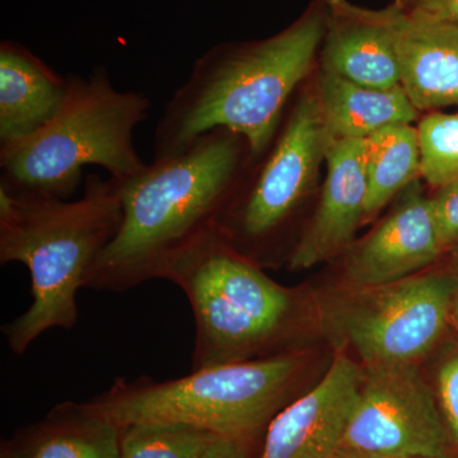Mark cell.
I'll return each mask as SVG.
<instances>
[{
    "label": "cell",
    "instance_id": "obj_1",
    "mask_svg": "<svg viewBox=\"0 0 458 458\" xmlns=\"http://www.w3.org/2000/svg\"><path fill=\"white\" fill-rule=\"evenodd\" d=\"M250 159L241 135L216 129L180 155L153 159L137 176L116 181L122 225L90 269L87 288L125 292L162 279L181 251L212 231Z\"/></svg>",
    "mask_w": 458,
    "mask_h": 458
},
{
    "label": "cell",
    "instance_id": "obj_2",
    "mask_svg": "<svg viewBox=\"0 0 458 458\" xmlns=\"http://www.w3.org/2000/svg\"><path fill=\"white\" fill-rule=\"evenodd\" d=\"M325 32L327 14L309 12L267 40L207 51L165 105L156 128L155 159L180 155L216 129L241 135L251 161L264 155Z\"/></svg>",
    "mask_w": 458,
    "mask_h": 458
},
{
    "label": "cell",
    "instance_id": "obj_3",
    "mask_svg": "<svg viewBox=\"0 0 458 458\" xmlns=\"http://www.w3.org/2000/svg\"><path fill=\"white\" fill-rule=\"evenodd\" d=\"M123 219L116 181L90 174L82 197H18L0 188V264L21 262L31 276L32 303L3 327L9 349L21 355L51 328L77 325V294L116 236Z\"/></svg>",
    "mask_w": 458,
    "mask_h": 458
},
{
    "label": "cell",
    "instance_id": "obj_4",
    "mask_svg": "<svg viewBox=\"0 0 458 458\" xmlns=\"http://www.w3.org/2000/svg\"><path fill=\"white\" fill-rule=\"evenodd\" d=\"M144 93L114 89L105 66L89 77L71 74L62 107L31 137L0 148V188L18 197L68 200L86 165L123 182L147 167L132 132L149 114Z\"/></svg>",
    "mask_w": 458,
    "mask_h": 458
},
{
    "label": "cell",
    "instance_id": "obj_5",
    "mask_svg": "<svg viewBox=\"0 0 458 458\" xmlns=\"http://www.w3.org/2000/svg\"><path fill=\"white\" fill-rule=\"evenodd\" d=\"M302 360L293 352L191 370L167 381L116 378L93 408L123 428L180 423L250 443L294 390Z\"/></svg>",
    "mask_w": 458,
    "mask_h": 458
},
{
    "label": "cell",
    "instance_id": "obj_6",
    "mask_svg": "<svg viewBox=\"0 0 458 458\" xmlns=\"http://www.w3.org/2000/svg\"><path fill=\"white\" fill-rule=\"evenodd\" d=\"M162 279L182 289L194 313L191 370L274 357L293 318L292 292L214 228L181 251Z\"/></svg>",
    "mask_w": 458,
    "mask_h": 458
},
{
    "label": "cell",
    "instance_id": "obj_7",
    "mask_svg": "<svg viewBox=\"0 0 458 458\" xmlns=\"http://www.w3.org/2000/svg\"><path fill=\"white\" fill-rule=\"evenodd\" d=\"M328 143L316 93H303L262 155L264 161L256 162L254 177L219 214L216 233L240 254L267 246L311 189Z\"/></svg>",
    "mask_w": 458,
    "mask_h": 458
},
{
    "label": "cell",
    "instance_id": "obj_8",
    "mask_svg": "<svg viewBox=\"0 0 458 458\" xmlns=\"http://www.w3.org/2000/svg\"><path fill=\"white\" fill-rule=\"evenodd\" d=\"M357 289L337 322L364 367L419 364L447 327L458 276L429 273Z\"/></svg>",
    "mask_w": 458,
    "mask_h": 458
},
{
    "label": "cell",
    "instance_id": "obj_9",
    "mask_svg": "<svg viewBox=\"0 0 458 458\" xmlns=\"http://www.w3.org/2000/svg\"><path fill=\"white\" fill-rule=\"evenodd\" d=\"M451 441L418 364L364 367L344 447L382 458H448Z\"/></svg>",
    "mask_w": 458,
    "mask_h": 458
},
{
    "label": "cell",
    "instance_id": "obj_10",
    "mask_svg": "<svg viewBox=\"0 0 458 458\" xmlns=\"http://www.w3.org/2000/svg\"><path fill=\"white\" fill-rule=\"evenodd\" d=\"M364 369L340 352L315 387L276 412L258 458H328L342 445Z\"/></svg>",
    "mask_w": 458,
    "mask_h": 458
},
{
    "label": "cell",
    "instance_id": "obj_11",
    "mask_svg": "<svg viewBox=\"0 0 458 458\" xmlns=\"http://www.w3.org/2000/svg\"><path fill=\"white\" fill-rule=\"evenodd\" d=\"M400 194L393 212L346 261V278L355 288H372L414 276L445 251L432 199L424 194L420 181H412Z\"/></svg>",
    "mask_w": 458,
    "mask_h": 458
},
{
    "label": "cell",
    "instance_id": "obj_12",
    "mask_svg": "<svg viewBox=\"0 0 458 458\" xmlns=\"http://www.w3.org/2000/svg\"><path fill=\"white\" fill-rule=\"evenodd\" d=\"M327 180L315 216L288 256L289 267L310 269L344 251L364 222L367 186L364 140H330Z\"/></svg>",
    "mask_w": 458,
    "mask_h": 458
},
{
    "label": "cell",
    "instance_id": "obj_13",
    "mask_svg": "<svg viewBox=\"0 0 458 458\" xmlns=\"http://www.w3.org/2000/svg\"><path fill=\"white\" fill-rule=\"evenodd\" d=\"M324 2L327 32L322 71L373 89H401L388 8H363L349 0Z\"/></svg>",
    "mask_w": 458,
    "mask_h": 458
},
{
    "label": "cell",
    "instance_id": "obj_14",
    "mask_svg": "<svg viewBox=\"0 0 458 458\" xmlns=\"http://www.w3.org/2000/svg\"><path fill=\"white\" fill-rule=\"evenodd\" d=\"M401 89L419 113L458 108V26L388 5Z\"/></svg>",
    "mask_w": 458,
    "mask_h": 458
},
{
    "label": "cell",
    "instance_id": "obj_15",
    "mask_svg": "<svg viewBox=\"0 0 458 458\" xmlns=\"http://www.w3.org/2000/svg\"><path fill=\"white\" fill-rule=\"evenodd\" d=\"M68 77L16 41L0 44V148L25 140L62 107Z\"/></svg>",
    "mask_w": 458,
    "mask_h": 458
},
{
    "label": "cell",
    "instance_id": "obj_16",
    "mask_svg": "<svg viewBox=\"0 0 458 458\" xmlns=\"http://www.w3.org/2000/svg\"><path fill=\"white\" fill-rule=\"evenodd\" d=\"M122 429L92 403H64L3 447V458H119Z\"/></svg>",
    "mask_w": 458,
    "mask_h": 458
},
{
    "label": "cell",
    "instance_id": "obj_17",
    "mask_svg": "<svg viewBox=\"0 0 458 458\" xmlns=\"http://www.w3.org/2000/svg\"><path fill=\"white\" fill-rule=\"evenodd\" d=\"M330 140H367L394 125L417 122L419 111L403 89H382L322 71L316 90Z\"/></svg>",
    "mask_w": 458,
    "mask_h": 458
},
{
    "label": "cell",
    "instance_id": "obj_18",
    "mask_svg": "<svg viewBox=\"0 0 458 458\" xmlns=\"http://www.w3.org/2000/svg\"><path fill=\"white\" fill-rule=\"evenodd\" d=\"M418 128L394 123L364 140L367 192L364 222L375 218L391 199L420 176Z\"/></svg>",
    "mask_w": 458,
    "mask_h": 458
},
{
    "label": "cell",
    "instance_id": "obj_19",
    "mask_svg": "<svg viewBox=\"0 0 458 458\" xmlns=\"http://www.w3.org/2000/svg\"><path fill=\"white\" fill-rule=\"evenodd\" d=\"M120 429L119 458H200L223 438L180 423H138Z\"/></svg>",
    "mask_w": 458,
    "mask_h": 458
},
{
    "label": "cell",
    "instance_id": "obj_20",
    "mask_svg": "<svg viewBox=\"0 0 458 458\" xmlns=\"http://www.w3.org/2000/svg\"><path fill=\"white\" fill-rule=\"evenodd\" d=\"M420 176L439 189L458 180V113H428L418 125Z\"/></svg>",
    "mask_w": 458,
    "mask_h": 458
},
{
    "label": "cell",
    "instance_id": "obj_21",
    "mask_svg": "<svg viewBox=\"0 0 458 458\" xmlns=\"http://www.w3.org/2000/svg\"><path fill=\"white\" fill-rule=\"evenodd\" d=\"M437 394L448 433L458 450V344L445 352L439 363Z\"/></svg>",
    "mask_w": 458,
    "mask_h": 458
},
{
    "label": "cell",
    "instance_id": "obj_22",
    "mask_svg": "<svg viewBox=\"0 0 458 458\" xmlns=\"http://www.w3.org/2000/svg\"><path fill=\"white\" fill-rule=\"evenodd\" d=\"M434 218L443 250L458 243V180L438 189L432 198Z\"/></svg>",
    "mask_w": 458,
    "mask_h": 458
},
{
    "label": "cell",
    "instance_id": "obj_23",
    "mask_svg": "<svg viewBox=\"0 0 458 458\" xmlns=\"http://www.w3.org/2000/svg\"><path fill=\"white\" fill-rule=\"evenodd\" d=\"M403 8L437 21L458 26V0H397Z\"/></svg>",
    "mask_w": 458,
    "mask_h": 458
},
{
    "label": "cell",
    "instance_id": "obj_24",
    "mask_svg": "<svg viewBox=\"0 0 458 458\" xmlns=\"http://www.w3.org/2000/svg\"><path fill=\"white\" fill-rule=\"evenodd\" d=\"M250 443L219 438L200 458H250Z\"/></svg>",
    "mask_w": 458,
    "mask_h": 458
},
{
    "label": "cell",
    "instance_id": "obj_25",
    "mask_svg": "<svg viewBox=\"0 0 458 458\" xmlns=\"http://www.w3.org/2000/svg\"><path fill=\"white\" fill-rule=\"evenodd\" d=\"M328 458H382L378 456H373V454H366V452H361L358 450H354V448L344 447V445H340L339 448L333 454H331Z\"/></svg>",
    "mask_w": 458,
    "mask_h": 458
},
{
    "label": "cell",
    "instance_id": "obj_26",
    "mask_svg": "<svg viewBox=\"0 0 458 458\" xmlns=\"http://www.w3.org/2000/svg\"><path fill=\"white\" fill-rule=\"evenodd\" d=\"M451 319L458 330V291L456 295H454V304H452Z\"/></svg>",
    "mask_w": 458,
    "mask_h": 458
},
{
    "label": "cell",
    "instance_id": "obj_27",
    "mask_svg": "<svg viewBox=\"0 0 458 458\" xmlns=\"http://www.w3.org/2000/svg\"><path fill=\"white\" fill-rule=\"evenodd\" d=\"M406 458H437V457H406Z\"/></svg>",
    "mask_w": 458,
    "mask_h": 458
},
{
    "label": "cell",
    "instance_id": "obj_28",
    "mask_svg": "<svg viewBox=\"0 0 458 458\" xmlns=\"http://www.w3.org/2000/svg\"><path fill=\"white\" fill-rule=\"evenodd\" d=\"M3 458V457H2Z\"/></svg>",
    "mask_w": 458,
    "mask_h": 458
}]
</instances>
